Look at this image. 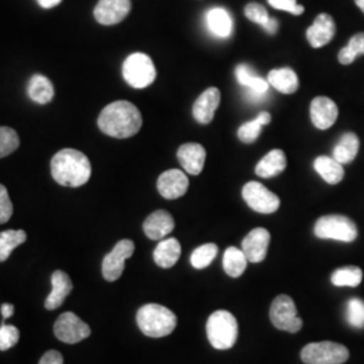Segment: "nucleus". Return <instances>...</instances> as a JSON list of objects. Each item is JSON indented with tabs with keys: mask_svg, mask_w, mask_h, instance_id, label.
Listing matches in <instances>:
<instances>
[{
	"mask_svg": "<svg viewBox=\"0 0 364 364\" xmlns=\"http://www.w3.org/2000/svg\"><path fill=\"white\" fill-rule=\"evenodd\" d=\"M142 123L144 120L139 109L126 100H119L107 105L97 119L100 131L117 139H126L136 135L142 129Z\"/></svg>",
	"mask_w": 364,
	"mask_h": 364,
	"instance_id": "nucleus-1",
	"label": "nucleus"
},
{
	"mask_svg": "<svg viewBox=\"0 0 364 364\" xmlns=\"http://www.w3.org/2000/svg\"><path fill=\"white\" fill-rule=\"evenodd\" d=\"M50 171L54 181L68 188H78L90 181L92 174L88 156L75 149H64L53 156Z\"/></svg>",
	"mask_w": 364,
	"mask_h": 364,
	"instance_id": "nucleus-2",
	"label": "nucleus"
},
{
	"mask_svg": "<svg viewBox=\"0 0 364 364\" xmlns=\"http://www.w3.org/2000/svg\"><path fill=\"white\" fill-rule=\"evenodd\" d=\"M136 323L149 338H165L177 326V316L166 306L158 304L144 305L136 313Z\"/></svg>",
	"mask_w": 364,
	"mask_h": 364,
	"instance_id": "nucleus-3",
	"label": "nucleus"
},
{
	"mask_svg": "<svg viewBox=\"0 0 364 364\" xmlns=\"http://www.w3.org/2000/svg\"><path fill=\"white\" fill-rule=\"evenodd\" d=\"M237 321L228 311H216L209 316L207 321V336L209 343L216 350H230L237 340Z\"/></svg>",
	"mask_w": 364,
	"mask_h": 364,
	"instance_id": "nucleus-4",
	"label": "nucleus"
},
{
	"mask_svg": "<svg viewBox=\"0 0 364 364\" xmlns=\"http://www.w3.org/2000/svg\"><path fill=\"white\" fill-rule=\"evenodd\" d=\"M156 76V66L153 64V60L144 53L131 54L123 64V77L135 90H144L151 85Z\"/></svg>",
	"mask_w": 364,
	"mask_h": 364,
	"instance_id": "nucleus-5",
	"label": "nucleus"
},
{
	"mask_svg": "<svg viewBox=\"0 0 364 364\" xmlns=\"http://www.w3.org/2000/svg\"><path fill=\"white\" fill-rule=\"evenodd\" d=\"M314 235L320 239H333L344 243H351L358 237V227L347 216L328 215L316 221Z\"/></svg>",
	"mask_w": 364,
	"mask_h": 364,
	"instance_id": "nucleus-6",
	"label": "nucleus"
},
{
	"mask_svg": "<svg viewBox=\"0 0 364 364\" xmlns=\"http://www.w3.org/2000/svg\"><path fill=\"white\" fill-rule=\"evenodd\" d=\"M301 359L305 364H343L350 359V351L335 341L309 343L302 348Z\"/></svg>",
	"mask_w": 364,
	"mask_h": 364,
	"instance_id": "nucleus-7",
	"label": "nucleus"
},
{
	"mask_svg": "<svg viewBox=\"0 0 364 364\" xmlns=\"http://www.w3.org/2000/svg\"><path fill=\"white\" fill-rule=\"evenodd\" d=\"M270 320L277 329L296 333L302 328L294 301L287 294L275 297L270 308Z\"/></svg>",
	"mask_w": 364,
	"mask_h": 364,
	"instance_id": "nucleus-8",
	"label": "nucleus"
},
{
	"mask_svg": "<svg viewBox=\"0 0 364 364\" xmlns=\"http://www.w3.org/2000/svg\"><path fill=\"white\" fill-rule=\"evenodd\" d=\"M242 195L248 207L258 213H274L279 208V197L260 182L250 181L243 186Z\"/></svg>",
	"mask_w": 364,
	"mask_h": 364,
	"instance_id": "nucleus-9",
	"label": "nucleus"
},
{
	"mask_svg": "<svg viewBox=\"0 0 364 364\" xmlns=\"http://www.w3.org/2000/svg\"><path fill=\"white\" fill-rule=\"evenodd\" d=\"M55 338L66 344H76L91 336V328L73 312L63 313L54 324Z\"/></svg>",
	"mask_w": 364,
	"mask_h": 364,
	"instance_id": "nucleus-10",
	"label": "nucleus"
},
{
	"mask_svg": "<svg viewBox=\"0 0 364 364\" xmlns=\"http://www.w3.org/2000/svg\"><path fill=\"white\" fill-rule=\"evenodd\" d=\"M135 251V245L130 239H123L117 242L114 250L107 254L103 259L102 272L105 281L115 282L124 272V262L132 257Z\"/></svg>",
	"mask_w": 364,
	"mask_h": 364,
	"instance_id": "nucleus-11",
	"label": "nucleus"
},
{
	"mask_svg": "<svg viewBox=\"0 0 364 364\" xmlns=\"http://www.w3.org/2000/svg\"><path fill=\"white\" fill-rule=\"evenodd\" d=\"M131 11V0H99L95 7V19L105 26L120 23Z\"/></svg>",
	"mask_w": 364,
	"mask_h": 364,
	"instance_id": "nucleus-12",
	"label": "nucleus"
},
{
	"mask_svg": "<svg viewBox=\"0 0 364 364\" xmlns=\"http://www.w3.org/2000/svg\"><path fill=\"white\" fill-rule=\"evenodd\" d=\"M156 188L159 195L166 200H176L180 198L188 192L189 180L182 170L171 169L164 171L158 182Z\"/></svg>",
	"mask_w": 364,
	"mask_h": 364,
	"instance_id": "nucleus-13",
	"label": "nucleus"
},
{
	"mask_svg": "<svg viewBox=\"0 0 364 364\" xmlns=\"http://www.w3.org/2000/svg\"><path fill=\"white\" fill-rule=\"evenodd\" d=\"M270 232L264 228H255L242 242V250L251 263H260L267 255Z\"/></svg>",
	"mask_w": 364,
	"mask_h": 364,
	"instance_id": "nucleus-14",
	"label": "nucleus"
},
{
	"mask_svg": "<svg viewBox=\"0 0 364 364\" xmlns=\"http://www.w3.org/2000/svg\"><path fill=\"white\" fill-rule=\"evenodd\" d=\"M338 108L333 100L326 96L313 99L311 105V119L318 130L331 129L338 120Z\"/></svg>",
	"mask_w": 364,
	"mask_h": 364,
	"instance_id": "nucleus-15",
	"label": "nucleus"
},
{
	"mask_svg": "<svg viewBox=\"0 0 364 364\" xmlns=\"http://www.w3.org/2000/svg\"><path fill=\"white\" fill-rule=\"evenodd\" d=\"M336 34V23L329 14H320L312 26L306 30V38L314 49L323 48L329 43Z\"/></svg>",
	"mask_w": 364,
	"mask_h": 364,
	"instance_id": "nucleus-16",
	"label": "nucleus"
},
{
	"mask_svg": "<svg viewBox=\"0 0 364 364\" xmlns=\"http://www.w3.org/2000/svg\"><path fill=\"white\" fill-rule=\"evenodd\" d=\"M220 105V91L218 88H208L200 95L193 105V117L200 124H209L216 109Z\"/></svg>",
	"mask_w": 364,
	"mask_h": 364,
	"instance_id": "nucleus-17",
	"label": "nucleus"
},
{
	"mask_svg": "<svg viewBox=\"0 0 364 364\" xmlns=\"http://www.w3.org/2000/svg\"><path fill=\"white\" fill-rule=\"evenodd\" d=\"M177 158L186 173L197 176L204 169L207 151L200 144H185L180 146Z\"/></svg>",
	"mask_w": 364,
	"mask_h": 364,
	"instance_id": "nucleus-18",
	"label": "nucleus"
},
{
	"mask_svg": "<svg viewBox=\"0 0 364 364\" xmlns=\"http://www.w3.org/2000/svg\"><path fill=\"white\" fill-rule=\"evenodd\" d=\"M176 223L168 210L153 212L144 223V231L146 236L151 240H162L165 236L174 230Z\"/></svg>",
	"mask_w": 364,
	"mask_h": 364,
	"instance_id": "nucleus-19",
	"label": "nucleus"
},
{
	"mask_svg": "<svg viewBox=\"0 0 364 364\" xmlns=\"http://www.w3.org/2000/svg\"><path fill=\"white\" fill-rule=\"evenodd\" d=\"M52 287V291L45 301V308L48 311H54V309L60 308L64 304L66 297L73 290V284H72L69 275L63 270H57L53 273Z\"/></svg>",
	"mask_w": 364,
	"mask_h": 364,
	"instance_id": "nucleus-20",
	"label": "nucleus"
},
{
	"mask_svg": "<svg viewBox=\"0 0 364 364\" xmlns=\"http://www.w3.org/2000/svg\"><path fill=\"white\" fill-rule=\"evenodd\" d=\"M236 77L239 84L247 88V96L251 100H259L269 91V82L252 73V69L248 65L236 66Z\"/></svg>",
	"mask_w": 364,
	"mask_h": 364,
	"instance_id": "nucleus-21",
	"label": "nucleus"
},
{
	"mask_svg": "<svg viewBox=\"0 0 364 364\" xmlns=\"http://www.w3.org/2000/svg\"><path fill=\"white\" fill-rule=\"evenodd\" d=\"M154 262L162 269L173 267L181 257V245L177 239H162L154 250Z\"/></svg>",
	"mask_w": 364,
	"mask_h": 364,
	"instance_id": "nucleus-22",
	"label": "nucleus"
},
{
	"mask_svg": "<svg viewBox=\"0 0 364 364\" xmlns=\"http://www.w3.org/2000/svg\"><path fill=\"white\" fill-rule=\"evenodd\" d=\"M287 169V156L282 150H272L263 156L255 168L257 176L262 178H273Z\"/></svg>",
	"mask_w": 364,
	"mask_h": 364,
	"instance_id": "nucleus-23",
	"label": "nucleus"
},
{
	"mask_svg": "<svg viewBox=\"0 0 364 364\" xmlns=\"http://www.w3.org/2000/svg\"><path fill=\"white\" fill-rule=\"evenodd\" d=\"M28 97L37 105H48L54 97L52 81L42 75H34L27 85Z\"/></svg>",
	"mask_w": 364,
	"mask_h": 364,
	"instance_id": "nucleus-24",
	"label": "nucleus"
},
{
	"mask_svg": "<svg viewBox=\"0 0 364 364\" xmlns=\"http://www.w3.org/2000/svg\"><path fill=\"white\" fill-rule=\"evenodd\" d=\"M267 82L272 85L274 90L282 93H294L299 90V77L296 72L290 68H282V69H273L269 76Z\"/></svg>",
	"mask_w": 364,
	"mask_h": 364,
	"instance_id": "nucleus-25",
	"label": "nucleus"
},
{
	"mask_svg": "<svg viewBox=\"0 0 364 364\" xmlns=\"http://www.w3.org/2000/svg\"><path fill=\"white\" fill-rule=\"evenodd\" d=\"M314 169L323 177L324 181L331 185H336L344 178L343 165L331 156H318L314 161Z\"/></svg>",
	"mask_w": 364,
	"mask_h": 364,
	"instance_id": "nucleus-26",
	"label": "nucleus"
},
{
	"mask_svg": "<svg viewBox=\"0 0 364 364\" xmlns=\"http://www.w3.org/2000/svg\"><path fill=\"white\" fill-rule=\"evenodd\" d=\"M359 138L358 135H355L353 132H347L341 136V139L336 144L335 150H333V158L340 162L341 165H347L351 164L355 159V156L359 153Z\"/></svg>",
	"mask_w": 364,
	"mask_h": 364,
	"instance_id": "nucleus-27",
	"label": "nucleus"
},
{
	"mask_svg": "<svg viewBox=\"0 0 364 364\" xmlns=\"http://www.w3.org/2000/svg\"><path fill=\"white\" fill-rule=\"evenodd\" d=\"M247 257L245 255L243 250L236 247H230L225 250L223 266L224 272L232 278H239L247 269Z\"/></svg>",
	"mask_w": 364,
	"mask_h": 364,
	"instance_id": "nucleus-28",
	"label": "nucleus"
},
{
	"mask_svg": "<svg viewBox=\"0 0 364 364\" xmlns=\"http://www.w3.org/2000/svg\"><path fill=\"white\" fill-rule=\"evenodd\" d=\"M207 22L213 34L221 38H227L232 31V19L224 9H212L207 14Z\"/></svg>",
	"mask_w": 364,
	"mask_h": 364,
	"instance_id": "nucleus-29",
	"label": "nucleus"
},
{
	"mask_svg": "<svg viewBox=\"0 0 364 364\" xmlns=\"http://www.w3.org/2000/svg\"><path fill=\"white\" fill-rule=\"evenodd\" d=\"M272 117L269 112H260L258 117H255L252 122L245 123L239 130H237V136L243 144H254L259 138L262 127L266 124H270Z\"/></svg>",
	"mask_w": 364,
	"mask_h": 364,
	"instance_id": "nucleus-30",
	"label": "nucleus"
},
{
	"mask_svg": "<svg viewBox=\"0 0 364 364\" xmlns=\"http://www.w3.org/2000/svg\"><path fill=\"white\" fill-rule=\"evenodd\" d=\"M27 235L23 230H7L0 232V262H6L14 250L26 242Z\"/></svg>",
	"mask_w": 364,
	"mask_h": 364,
	"instance_id": "nucleus-31",
	"label": "nucleus"
},
{
	"mask_svg": "<svg viewBox=\"0 0 364 364\" xmlns=\"http://www.w3.org/2000/svg\"><path fill=\"white\" fill-rule=\"evenodd\" d=\"M363 272L356 266H346L340 267L335 273L332 274L331 281L335 287H356L362 284Z\"/></svg>",
	"mask_w": 364,
	"mask_h": 364,
	"instance_id": "nucleus-32",
	"label": "nucleus"
},
{
	"mask_svg": "<svg viewBox=\"0 0 364 364\" xmlns=\"http://www.w3.org/2000/svg\"><path fill=\"white\" fill-rule=\"evenodd\" d=\"M364 54V33H359L352 37L350 43L338 53V61L343 65H350L356 57Z\"/></svg>",
	"mask_w": 364,
	"mask_h": 364,
	"instance_id": "nucleus-33",
	"label": "nucleus"
},
{
	"mask_svg": "<svg viewBox=\"0 0 364 364\" xmlns=\"http://www.w3.org/2000/svg\"><path fill=\"white\" fill-rule=\"evenodd\" d=\"M218 252H219V248L215 243L203 245L193 251V254L191 257V263L195 269H198V270L205 269L218 257Z\"/></svg>",
	"mask_w": 364,
	"mask_h": 364,
	"instance_id": "nucleus-34",
	"label": "nucleus"
},
{
	"mask_svg": "<svg viewBox=\"0 0 364 364\" xmlns=\"http://www.w3.org/2000/svg\"><path fill=\"white\" fill-rule=\"evenodd\" d=\"M19 147V136L10 127H0V158L10 156Z\"/></svg>",
	"mask_w": 364,
	"mask_h": 364,
	"instance_id": "nucleus-35",
	"label": "nucleus"
},
{
	"mask_svg": "<svg viewBox=\"0 0 364 364\" xmlns=\"http://www.w3.org/2000/svg\"><path fill=\"white\" fill-rule=\"evenodd\" d=\"M347 320L355 328H364V302L360 299H352L347 304Z\"/></svg>",
	"mask_w": 364,
	"mask_h": 364,
	"instance_id": "nucleus-36",
	"label": "nucleus"
},
{
	"mask_svg": "<svg viewBox=\"0 0 364 364\" xmlns=\"http://www.w3.org/2000/svg\"><path fill=\"white\" fill-rule=\"evenodd\" d=\"M19 329L16 326L1 323L0 326V351H9L19 341Z\"/></svg>",
	"mask_w": 364,
	"mask_h": 364,
	"instance_id": "nucleus-37",
	"label": "nucleus"
},
{
	"mask_svg": "<svg viewBox=\"0 0 364 364\" xmlns=\"http://www.w3.org/2000/svg\"><path fill=\"white\" fill-rule=\"evenodd\" d=\"M245 14H246L247 19L254 22V23H257V25H260V26H263L267 22V19L270 18L269 14H267V10L258 3L247 4L246 9H245Z\"/></svg>",
	"mask_w": 364,
	"mask_h": 364,
	"instance_id": "nucleus-38",
	"label": "nucleus"
},
{
	"mask_svg": "<svg viewBox=\"0 0 364 364\" xmlns=\"http://www.w3.org/2000/svg\"><path fill=\"white\" fill-rule=\"evenodd\" d=\"M14 207L9 192L4 185L0 183V224H6L13 218Z\"/></svg>",
	"mask_w": 364,
	"mask_h": 364,
	"instance_id": "nucleus-39",
	"label": "nucleus"
},
{
	"mask_svg": "<svg viewBox=\"0 0 364 364\" xmlns=\"http://www.w3.org/2000/svg\"><path fill=\"white\" fill-rule=\"evenodd\" d=\"M269 4L277 10H282L293 15H301L305 11L304 6L297 3V0H269Z\"/></svg>",
	"mask_w": 364,
	"mask_h": 364,
	"instance_id": "nucleus-40",
	"label": "nucleus"
},
{
	"mask_svg": "<svg viewBox=\"0 0 364 364\" xmlns=\"http://www.w3.org/2000/svg\"><path fill=\"white\" fill-rule=\"evenodd\" d=\"M38 364H64V358L58 351H48L43 353Z\"/></svg>",
	"mask_w": 364,
	"mask_h": 364,
	"instance_id": "nucleus-41",
	"label": "nucleus"
},
{
	"mask_svg": "<svg viewBox=\"0 0 364 364\" xmlns=\"http://www.w3.org/2000/svg\"><path fill=\"white\" fill-rule=\"evenodd\" d=\"M262 27H263L269 34L274 36V34L278 31L279 23H278V21H277V19H274V18H269V19H267V22H266V23H264Z\"/></svg>",
	"mask_w": 364,
	"mask_h": 364,
	"instance_id": "nucleus-42",
	"label": "nucleus"
},
{
	"mask_svg": "<svg viewBox=\"0 0 364 364\" xmlns=\"http://www.w3.org/2000/svg\"><path fill=\"white\" fill-rule=\"evenodd\" d=\"M0 311H1V316H3V323H6V320L10 318L14 314V305L13 304H3Z\"/></svg>",
	"mask_w": 364,
	"mask_h": 364,
	"instance_id": "nucleus-43",
	"label": "nucleus"
},
{
	"mask_svg": "<svg viewBox=\"0 0 364 364\" xmlns=\"http://www.w3.org/2000/svg\"><path fill=\"white\" fill-rule=\"evenodd\" d=\"M37 1L42 9H53V7L58 6L63 0H37Z\"/></svg>",
	"mask_w": 364,
	"mask_h": 364,
	"instance_id": "nucleus-44",
	"label": "nucleus"
},
{
	"mask_svg": "<svg viewBox=\"0 0 364 364\" xmlns=\"http://www.w3.org/2000/svg\"><path fill=\"white\" fill-rule=\"evenodd\" d=\"M355 3H356V6H358L364 14V0H355Z\"/></svg>",
	"mask_w": 364,
	"mask_h": 364,
	"instance_id": "nucleus-45",
	"label": "nucleus"
}]
</instances>
